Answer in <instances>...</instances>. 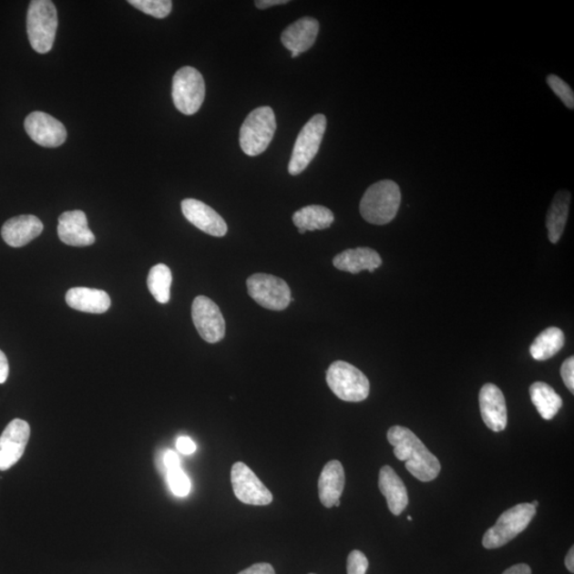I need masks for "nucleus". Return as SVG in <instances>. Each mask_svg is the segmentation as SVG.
Wrapping results in <instances>:
<instances>
[{
    "instance_id": "obj_2",
    "label": "nucleus",
    "mask_w": 574,
    "mask_h": 574,
    "mask_svg": "<svg viewBox=\"0 0 574 574\" xmlns=\"http://www.w3.org/2000/svg\"><path fill=\"white\" fill-rule=\"evenodd\" d=\"M401 203V190L392 180H382L369 187L360 203L364 220L383 226L394 220Z\"/></svg>"
},
{
    "instance_id": "obj_23",
    "label": "nucleus",
    "mask_w": 574,
    "mask_h": 574,
    "mask_svg": "<svg viewBox=\"0 0 574 574\" xmlns=\"http://www.w3.org/2000/svg\"><path fill=\"white\" fill-rule=\"evenodd\" d=\"M571 194L568 190H559L554 196L550 208L547 214L546 225L548 229V240L552 244H557L564 233L569 207Z\"/></svg>"
},
{
    "instance_id": "obj_10",
    "label": "nucleus",
    "mask_w": 574,
    "mask_h": 574,
    "mask_svg": "<svg viewBox=\"0 0 574 574\" xmlns=\"http://www.w3.org/2000/svg\"><path fill=\"white\" fill-rule=\"evenodd\" d=\"M191 317L202 340L215 343L225 337L226 322L213 300L206 296H198L191 305Z\"/></svg>"
},
{
    "instance_id": "obj_16",
    "label": "nucleus",
    "mask_w": 574,
    "mask_h": 574,
    "mask_svg": "<svg viewBox=\"0 0 574 574\" xmlns=\"http://www.w3.org/2000/svg\"><path fill=\"white\" fill-rule=\"evenodd\" d=\"M57 235L64 244L74 247L91 246L95 235L88 228L87 215L83 210H67L59 217Z\"/></svg>"
},
{
    "instance_id": "obj_35",
    "label": "nucleus",
    "mask_w": 574,
    "mask_h": 574,
    "mask_svg": "<svg viewBox=\"0 0 574 574\" xmlns=\"http://www.w3.org/2000/svg\"><path fill=\"white\" fill-rule=\"evenodd\" d=\"M164 466L166 470L180 467V459H179L176 452L169 450L165 453Z\"/></svg>"
},
{
    "instance_id": "obj_31",
    "label": "nucleus",
    "mask_w": 574,
    "mask_h": 574,
    "mask_svg": "<svg viewBox=\"0 0 574 574\" xmlns=\"http://www.w3.org/2000/svg\"><path fill=\"white\" fill-rule=\"evenodd\" d=\"M368 565L366 555L359 550H354L351 552L348 557L347 573L366 574Z\"/></svg>"
},
{
    "instance_id": "obj_30",
    "label": "nucleus",
    "mask_w": 574,
    "mask_h": 574,
    "mask_svg": "<svg viewBox=\"0 0 574 574\" xmlns=\"http://www.w3.org/2000/svg\"><path fill=\"white\" fill-rule=\"evenodd\" d=\"M548 87L558 97L564 102V105L573 110L574 108V95L572 88L567 85L564 80H561L559 77L555 75H548L547 78Z\"/></svg>"
},
{
    "instance_id": "obj_34",
    "label": "nucleus",
    "mask_w": 574,
    "mask_h": 574,
    "mask_svg": "<svg viewBox=\"0 0 574 574\" xmlns=\"http://www.w3.org/2000/svg\"><path fill=\"white\" fill-rule=\"evenodd\" d=\"M239 574H276V572H274L271 564L259 563L247 568V569L242 570Z\"/></svg>"
},
{
    "instance_id": "obj_17",
    "label": "nucleus",
    "mask_w": 574,
    "mask_h": 574,
    "mask_svg": "<svg viewBox=\"0 0 574 574\" xmlns=\"http://www.w3.org/2000/svg\"><path fill=\"white\" fill-rule=\"evenodd\" d=\"M43 222L35 215L13 217L2 229L4 241L11 247L19 248L29 244L43 232Z\"/></svg>"
},
{
    "instance_id": "obj_25",
    "label": "nucleus",
    "mask_w": 574,
    "mask_h": 574,
    "mask_svg": "<svg viewBox=\"0 0 574 574\" xmlns=\"http://www.w3.org/2000/svg\"><path fill=\"white\" fill-rule=\"evenodd\" d=\"M529 395L540 416L551 420L563 406V400L554 389L545 382H535L529 387Z\"/></svg>"
},
{
    "instance_id": "obj_24",
    "label": "nucleus",
    "mask_w": 574,
    "mask_h": 574,
    "mask_svg": "<svg viewBox=\"0 0 574 574\" xmlns=\"http://www.w3.org/2000/svg\"><path fill=\"white\" fill-rule=\"evenodd\" d=\"M292 221L299 233L304 234L306 231L330 228L334 222V214L328 208L313 204L297 210L292 216Z\"/></svg>"
},
{
    "instance_id": "obj_37",
    "label": "nucleus",
    "mask_w": 574,
    "mask_h": 574,
    "mask_svg": "<svg viewBox=\"0 0 574 574\" xmlns=\"http://www.w3.org/2000/svg\"><path fill=\"white\" fill-rule=\"evenodd\" d=\"M289 3V0H257L254 5L255 6H257V8L264 10L267 8H271V6L273 5H286Z\"/></svg>"
},
{
    "instance_id": "obj_3",
    "label": "nucleus",
    "mask_w": 574,
    "mask_h": 574,
    "mask_svg": "<svg viewBox=\"0 0 574 574\" xmlns=\"http://www.w3.org/2000/svg\"><path fill=\"white\" fill-rule=\"evenodd\" d=\"M277 129L276 117L271 107H260L248 115L240 130V145L245 155L257 157L272 143Z\"/></svg>"
},
{
    "instance_id": "obj_39",
    "label": "nucleus",
    "mask_w": 574,
    "mask_h": 574,
    "mask_svg": "<svg viewBox=\"0 0 574 574\" xmlns=\"http://www.w3.org/2000/svg\"><path fill=\"white\" fill-rule=\"evenodd\" d=\"M565 565L568 570H569L571 573L574 572V548L573 547L570 548V551L568 552L567 554V557L565 559Z\"/></svg>"
},
{
    "instance_id": "obj_11",
    "label": "nucleus",
    "mask_w": 574,
    "mask_h": 574,
    "mask_svg": "<svg viewBox=\"0 0 574 574\" xmlns=\"http://www.w3.org/2000/svg\"><path fill=\"white\" fill-rule=\"evenodd\" d=\"M231 483L234 495L249 506H268L272 502V495L254 472L244 463L232 466Z\"/></svg>"
},
{
    "instance_id": "obj_40",
    "label": "nucleus",
    "mask_w": 574,
    "mask_h": 574,
    "mask_svg": "<svg viewBox=\"0 0 574 574\" xmlns=\"http://www.w3.org/2000/svg\"><path fill=\"white\" fill-rule=\"evenodd\" d=\"M407 520H408V521H412V520H413L412 517H411V516H408V517H407Z\"/></svg>"
},
{
    "instance_id": "obj_14",
    "label": "nucleus",
    "mask_w": 574,
    "mask_h": 574,
    "mask_svg": "<svg viewBox=\"0 0 574 574\" xmlns=\"http://www.w3.org/2000/svg\"><path fill=\"white\" fill-rule=\"evenodd\" d=\"M181 209L185 219L204 233L215 236V238H222L227 234L226 221L208 204L189 198L181 202Z\"/></svg>"
},
{
    "instance_id": "obj_19",
    "label": "nucleus",
    "mask_w": 574,
    "mask_h": 574,
    "mask_svg": "<svg viewBox=\"0 0 574 574\" xmlns=\"http://www.w3.org/2000/svg\"><path fill=\"white\" fill-rule=\"evenodd\" d=\"M333 265L338 271L354 274L363 271L374 272L382 265V259L374 249L359 247L338 253L333 259Z\"/></svg>"
},
{
    "instance_id": "obj_6",
    "label": "nucleus",
    "mask_w": 574,
    "mask_h": 574,
    "mask_svg": "<svg viewBox=\"0 0 574 574\" xmlns=\"http://www.w3.org/2000/svg\"><path fill=\"white\" fill-rule=\"evenodd\" d=\"M327 383L336 397L347 402L367 399L370 384L360 369L343 361L332 363L327 372Z\"/></svg>"
},
{
    "instance_id": "obj_9",
    "label": "nucleus",
    "mask_w": 574,
    "mask_h": 574,
    "mask_svg": "<svg viewBox=\"0 0 574 574\" xmlns=\"http://www.w3.org/2000/svg\"><path fill=\"white\" fill-rule=\"evenodd\" d=\"M247 290L249 296L267 310L283 311L292 302L290 286L272 274H252L247 280Z\"/></svg>"
},
{
    "instance_id": "obj_36",
    "label": "nucleus",
    "mask_w": 574,
    "mask_h": 574,
    "mask_svg": "<svg viewBox=\"0 0 574 574\" xmlns=\"http://www.w3.org/2000/svg\"><path fill=\"white\" fill-rule=\"evenodd\" d=\"M8 375L9 362L3 351L0 350V384H4L6 379H8Z\"/></svg>"
},
{
    "instance_id": "obj_22",
    "label": "nucleus",
    "mask_w": 574,
    "mask_h": 574,
    "mask_svg": "<svg viewBox=\"0 0 574 574\" xmlns=\"http://www.w3.org/2000/svg\"><path fill=\"white\" fill-rule=\"evenodd\" d=\"M67 302L70 308L92 313V314H102L111 306L110 296L105 291L88 289V287H74L67 292Z\"/></svg>"
},
{
    "instance_id": "obj_5",
    "label": "nucleus",
    "mask_w": 574,
    "mask_h": 574,
    "mask_svg": "<svg viewBox=\"0 0 574 574\" xmlns=\"http://www.w3.org/2000/svg\"><path fill=\"white\" fill-rule=\"evenodd\" d=\"M536 515V507L531 503H521L506 510L483 538L487 548H497L508 544L525 529Z\"/></svg>"
},
{
    "instance_id": "obj_41",
    "label": "nucleus",
    "mask_w": 574,
    "mask_h": 574,
    "mask_svg": "<svg viewBox=\"0 0 574 574\" xmlns=\"http://www.w3.org/2000/svg\"><path fill=\"white\" fill-rule=\"evenodd\" d=\"M310 574H314V573H310Z\"/></svg>"
},
{
    "instance_id": "obj_15",
    "label": "nucleus",
    "mask_w": 574,
    "mask_h": 574,
    "mask_svg": "<svg viewBox=\"0 0 574 574\" xmlns=\"http://www.w3.org/2000/svg\"><path fill=\"white\" fill-rule=\"evenodd\" d=\"M482 419L491 431L502 432L507 425V407L501 389L491 383L485 384L478 395Z\"/></svg>"
},
{
    "instance_id": "obj_4",
    "label": "nucleus",
    "mask_w": 574,
    "mask_h": 574,
    "mask_svg": "<svg viewBox=\"0 0 574 574\" xmlns=\"http://www.w3.org/2000/svg\"><path fill=\"white\" fill-rule=\"evenodd\" d=\"M57 28L56 5L50 0H32L27 15V34L31 47L37 54L49 53Z\"/></svg>"
},
{
    "instance_id": "obj_27",
    "label": "nucleus",
    "mask_w": 574,
    "mask_h": 574,
    "mask_svg": "<svg viewBox=\"0 0 574 574\" xmlns=\"http://www.w3.org/2000/svg\"><path fill=\"white\" fill-rule=\"evenodd\" d=\"M172 274L169 266L158 264L153 266L149 272L147 285L153 298L159 303H168L170 299V286Z\"/></svg>"
},
{
    "instance_id": "obj_32",
    "label": "nucleus",
    "mask_w": 574,
    "mask_h": 574,
    "mask_svg": "<svg viewBox=\"0 0 574 574\" xmlns=\"http://www.w3.org/2000/svg\"><path fill=\"white\" fill-rule=\"evenodd\" d=\"M560 375L563 378L565 385L568 389L574 393V357L570 356L563 363L560 367Z\"/></svg>"
},
{
    "instance_id": "obj_7",
    "label": "nucleus",
    "mask_w": 574,
    "mask_h": 574,
    "mask_svg": "<svg viewBox=\"0 0 574 574\" xmlns=\"http://www.w3.org/2000/svg\"><path fill=\"white\" fill-rule=\"evenodd\" d=\"M327 129V118L316 114L304 125L298 134L289 163V172L297 176L308 168L321 149L323 134Z\"/></svg>"
},
{
    "instance_id": "obj_26",
    "label": "nucleus",
    "mask_w": 574,
    "mask_h": 574,
    "mask_svg": "<svg viewBox=\"0 0 574 574\" xmlns=\"http://www.w3.org/2000/svg\"><path fill=\"white\" fill-rule=\"evenodd\" d=\"M565 343L564 332L557 327H550L542 331L541 333L535 338V341L529 347V354L536 361H547L558 354L563 349Z\"/></svg>"
},
{
    "instance_id": "obj_13",
    "label": "nucleus",
    "mask_w": 574,
    "mask_h": 574,
    "mask_svg": "<svg viewBox=\"0 0 574 574\" xmlns=\"http://www.w3.org/2000/svg\"><path fill=\"white\" fill-rule=\"evenodd\" d=\"M30 438V425L22 419L12 420L0 436V470H8L24 455Z\"/></svg>"
},
{
    "instance_id": "obj_38",
    "label": "nucleus",
    "mask_w": 574,
    "mask_h": 574,
    "mask_svg": "<svg viewBox=\"0 0 574 574\" xmlns=\"http://www.w3.org/2000/svg\"><path fill=\"white\" fill-rule=\"evenodd\" d=\"M502 574H532V570L527 564H518L508 568Z\"/></svg>"
},
{
    "instance_id": "obj_28",
    "label": "nucleus",
    "mask_w": 574,
    "mask_h": 574,
    "mask_svg": "<svg viewBox=\"0 0 574 574\" xmlns=\"http://www.w3.org/2000/svg\"><path fill=\"white\" fill-rule=\"evenodd\" d=\"M134 8L156 18H165L172 9L170 0H129Z\"/></svg>"
},
{
    "instance_id": "obj_29",
    "label": "nucleus",
    "mask_w": 574,
    "mask_h": 574,
    "mask_svg": "<svg viewBox=\"0 0 574 574\" xmlns=\"http://www.w3.org/2000/svg\"><path fill=\"white\" fill-rule=\"evenodd\" d=\"M166 471H168V481L172 493L178 497L188 496L190 490V482L181 467L171 468Z\"/></svg>"
},
{
    "instance_id": "obj_18",
    "label": "nucleus",
    "mask_w": 574,
    "mask_h": 574,
    "mask_svg": "<svg viewBox=\"0 0 574 574\" xmlns=\"http://www.w3.org/2000/svg\"><path fill=\"white\" fill-rule=\"evenodd\" d=\"M319 23L313 17H302L289 26L281 35V42L292 53L302 54L316 41Z\"/></svg>"
},
{
    "instance_id": "obj_12",
    "label": "nucleus",
    "mask_w": 574,
    "mask_h": 574,
    "mask_svg": "<svg viewBox=\"0 0 574 574\" xmlns=\"http://www.w3.org/2000/svg\"><path fill=\"white\" fill-rule=\"evenodd\" d=\"M25 130L32 140L46 149H56L67 140V132L60 120L44 112H32L25 119Z\"/></svg>"
},
{
    "instance_id": "obj_1",
    "label": "nucleus",
    "mask_w": 574,
    "mask_h": 574,
    "mask_svg": "<svg viewBox=\"0 0 574 574\" xmlns=\"http://www.w3.org/2000/svg\"><path fill=\"white\" fill-rule=\"evenodd\" d=\"M387 439L394 446L395 456L405 463V468L412 476L421 482L436 480L442 466L410 429L401 425L392 426Z\"/></svg>"
},
{
    "instance_id": "obj_20",
    "label": "nucleus",
    "mask_w": 574,
    "mask_h": 574,
    "mask_svg": "<svg viewBox=\"0 0 574 574\" xmlns=\"http://www.w3.org/2000/svg\"><path fill=\"white\" fill-rule=\"evenodd\" d=\"M344 471L341 462L331 461L324 466L318 481L319 499L331 508L340 501L344 487Z\"/></svg>"
},
{
    "instance_id": "obj_33",
    "label": "nucleus",
    "mask_w": 574,
    "mask_h": 574,
    "mask_svg": "<svg viewBox=\"0 0 574 574\" xmlns=\"http://www.w3.org/2000/svg\"><path fill=\"white\" fill-rule=\"evenodd\" d=\"M177 449L183 453L185 456L193 455L196 451V445L188 436L179 437L177 440Z\"/></svg>"
},
{
    "instance_id": "obj_21",
    "label": "nucleus",
    "mask_w": 574,
    "mask_h": 574,
    "mask_svg": "<svg viewBox=\"0 0 574 574\" xmlns=\"http://www.w3.org/2000/svg\"><path fill=\"white\" fill-rule=\"evenodd\" d=\"M379 488L382 495L386 497L392 514L399 516L404 513L408 506L407 490L404 481L389 466H384L380 470Z\"/></svg>"
},
{
    "instance_id": "obj_8",
    "label": "nucleus",
    "mask_w": 574,
    "mask_h": 574,
    "mask_svg": "<svg viewBox=\"0 0 574 574\" xmlns=\"http://www.w3.org/2000/svg\"><path fill=\"white\" fill-rule=\"evenodd\" d=\"M172 100L175 107L184 115H194L200 111L206 97V85L200 70L184 67L172 78Z\"/></svg>"
}]
</instances>
